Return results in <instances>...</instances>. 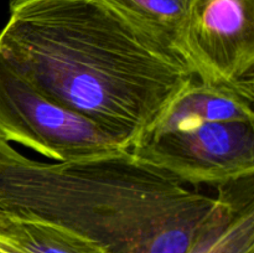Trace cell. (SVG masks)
Segmentation results:
<instances>
[{"mask_svg": "<svg viewBox=\"0 0 254 253\" xmlns=\"http://www.w3.org/2000/svg\"><path fill=\"white\" fill-rule=\"evenodd\" d=\"M0 54L129 150L197 77L178 50L93 0H11Z\"/></svg>", "mask_w": 254, "mask_h": 253, "instance_id": "6da1fadb", "label": "cell"}, {"mask_svg": "<svg viewBox=\"0 0 254 253\" xmlns=\"http://www.w3.org/2000/svg\"><path fill=\"white\" fill-rule=\"evenodd\" d=\"M217 207L130 150L0 164V211L68 228L108 253H186Z\"/></svg>", "mask_w": 254, "mask_h": 253, "instance_id": "7a4b0ae2", "label": "cell"}, {"mask_svg": "<svg viewBox=\"0 0 254 253\" xmlns=\"http://www.w3.org/2000/svg\"><path fill=\"white\" fill-rule=\"evenodd\" d=\"M254 88L195 77L130 148L181 183L221 185L254 175Z\"/></svg>", "mask_w": 254, "mask_h": 253, "instance_id": "3957f363", "label": "cell"}, {"mask_svg": "<svg viewBox=\"0 0 254 253\" xmlns=\"http://www.w3.org/2000/svg\"><path fill=\"white\" fill-rule=\"evenodd\" d=\"M0 138L55 161L129 150L88 119L55 103L0 54Z\"/></svg>", "mask_w": 254, "mask_h": 253, "instance_id": "277c9868", "label": "cell"}, {"mask_svg": "<svg viewBox=\"0 0 254 253\" xmlns=\"http://www.w3.org/2000/svg\"><path fill=\"white\" fill-rule=\"evenodd\" d=\"M180 51L202 81L254 88V0H196Z\"/></svg>", "mask_w": 254, "mask_h": 253, "instance_id": "5b68a950", "label": "cell"}, {"mask_svg": "<svg viewBox=\"0 0 254 253\" xmlns=\"http://www.w3.org/2000/svg\"><path fill=\"white\" fill-rule=\"evenodd\" d=\"M217 189L218 207L186 253H254V175Z\"/></svg>", "mask_w": 254, "mask_h": 253, "instance_id": "8992f818", "label": "cell"}, {"mask_svg": "<svg viewBox=\"0 0 254 253\" xmlns=\"http://www.w3.org/2000/svg\"><path fill=\"white\" fill-rule=\"evenodd\" d=\"M159 41L180 51L196 0H93ZM184 56V55H183Z\"/></svg>", "mask_w": 254, "mask_h": 253, "instance_id": "52a82bcc", "label": "cell"}, {"mask_svg": "<svg viewBox=\"0 0 254 253\" xmlns=\"http://www.w3.org/2000/svg\"><path fill=\"white\" fill-rule=\"evenodd\" d=\"M0 238L20 253H108L98 243L68 228L10 215Z\"/></svg>", "mask_w": 254, "mask_h": 253, "instance_id": "ba28073f", "label": "cell"}, {"mask_svg": "<svg viewBox=\"0 0 254 253\" xmlns=\"http://www.w3.org/2000/svg\"><path fill=\"white\" fill-rule=\"evenodd\" d=\"M29 160L25 155L14 149L11 144L0 138V164H17Z\"/></svg>", "mask_w": 254, "mask_h": 253, "instance_id": "9c48e42d", "label": "cell"}, {"mask_svg": "<svg viewBox=\"0 0 254 253\" xmlns=\"http://www.w3.org/2000/svg\"><path fill=\"white\" fill-rule=\"evenodd\" d=\"M0 253H20L16 248L10 246L9 243L5 242L4 240L0 238Z\"/></svg>", "mask_w": 254, "mask_h": 253, "instance_id": "30bf717a", "label": "cell"}, {"mask_svg": "<svg viewBox=\"0 0 254 253\" xmlns=\"http://www.w3.org/2000/svg\"><path fill=\"white\" fill-rule=\"evenodd\" d=\"M6 218H7L6 213L0 211V235L2 233V231H4L5 228V225H6Z\"/></svg>", "mask_w": 254, "mask_h": 253, "instance_id": "8fae6325", "label": "cell"}]
</instances>
